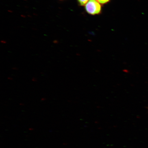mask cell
<instances>
[{
	"mask_svg": "<svg viewBox=\"0 0 148 148\" xmlns=\"http://www.w3.org/2000/svg\"><path fill=\"white\" fill-rule=\"evenodd\" d=\"M85 9L88 14L95 15L100 13L101 7L100 3L96 0H89L85 5Z\"/></svg>",
	"mask_w": 148,
	"mask_h": 148,
	"instance_id": "1",
	"label": "cell"
},
{
	"mask_svg": "<svg viewBox=\"0 0 148 148\" xmlns=\"http://www.w3.org/2000/svg\"><path fill=\"white\" fill-rule=\"evenodd\" d=\"M89 1V0H77L79 4L82 6L86 5Z\"/></svg>",
	"mask_w": 148,
	"mask_h": 148,
	"instance_id": "2",
	"label": "cell"
},
{
	"mask_svg": "<svg viewBox=\"0 0 148 148\" xmlns=\"http://www.w3.org/2000/svg\"><path fill=\"white\" fill-rule=\"evenodd\" d=\"M100 4H104L110 2V0H96Z\"/></svg>",
	"mask_w": 148,
	"mask_h": 148,
	"instance_id": "3",
	"label": "cell"
}]
</instances>
